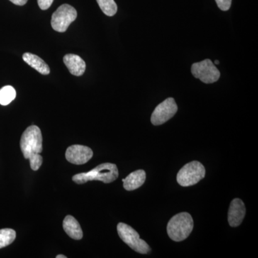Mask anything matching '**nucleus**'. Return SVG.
I'll return each instance as SVG.
<instances>
[{
	"label": "nucleus",
	"instance_id": "obj_21",
	"mask_svg": "<svg viewBox=\"0 0 258 258\" xmlns=\"http://www.w3.org/2000/svg\"><path fill=\"white\" fill-rule=\"evenodd\" d=\"M13 4L19 5V6H23L28 3V0H10Z\"/></svg>",
	"mask_w": 258,
	"mask_h": 258
},
{
	"label": "nucleus",
	"instance_id": "obj_6",
	"mask_svg": "<svg viewBox=\"0 0 258 258\" xmlns=\"http://www.w3.org/2000/svg\"><path fill=\"white\" fill-rule=\"evenodd\" d=\"M77 11L74 7L68 4L61 5L52 15L51 26L54 30L64 32L70 25L77 18Z\"/></svg>",
	"mask_w": 258,
	"mask_h": 258
},
{
	"label": "nucleus",
	"instance_id": "obj_22",
	"mask_svg": "<svg viewBox=\"0 0 258 258\" xmlns=\"http://www.w3.org/2000/svg\"><path fill=\"white\" fill-rule=\"evenodd\" d=\"M66 256L63 255V254H58V255L56 256V258H66Z\"/></svg>",
	"mask_w": 258,
	"mask_h": 258
},
{
	"label": "nucleus",
	"instance_id": "obj_17",
	"mask_svg": "<svg viewBox=\"0 0 258 258\" xmlns=\"http://www.w3.org/2000/svg\"><path fill=\"white\" fill-rule=\"evenodd\" d=\"M100 8L107 16L112 17L117 13L116 3L114 0H96Z\"/></svg>",
	"mask_w": 258,
	"mask_h": 258
},
{
	"label": "nucleus",
	"instance_id": "obj_18",
	"mask_svg": "<svg viewBox=\"0 0 258 258\" xmlns=\"http://www.w3.org/2000/svg\"><path fill=\"white\" fill-rule=\"evenodd\" d=\"M30 167L33 171H37L40 169L42 164V157L40 154H37L29 159Z\"/></svg>",
	"mask_w": 258,
	"mask_h": 258
},
{
	"label": "nucleus",
	"instance_id": "obj_12",
	"mask_svg": "<svg viewBox=\"0 0 258 258\" xmlns=\"http://www.w3.org/2000/svg\"><path fill=\"white\" fill-rule=\"evenodd\" d=\"M146 172L142 169L134 171L122 180L123 187L127 191H133L138 189L144 184L146 181Z\"/></svg>",
	"mask_w": 258,
	"mask_h": 258
},
{
	"label": "nucleus",
	"instance_id": "obj_23",
	"mask_svg": "<svg viewBox=\"0 0 258 258\" xmlns=\"http://www.w3.org/2000/svg\"><path fill=\"white\" fill-rule=\"evenodd\" d=\"M219 63H220V61L217 60L215 61V64H219Z\"/></svg>",
	"mask_w": 258,
	"mask_h": 258
},
{
	"label": "nucleus",
	"instance_id": "obj_9",
	"mask_svg": "<svg viewBox=\"0 0 258 258\" xmlns=\"http://www.w3.org/2000/svg\"><path fill=\"white\" fill-rule=\"evenodd\" d=\"M91 148L82 145H73L68 148L66 158L71 164L81 165L87 163L93 157Z\"/></svg>",
	"mask_w": 258,
	"mask_h": 258
},
{
	"label": "nucleus",
	"instance_id": "obj_11",
	"mask_svg": "<svg viewBox=\"0 0 258 258\" xmlns=\"http://www.w3.org/2000/svg\"><path fill=\"white\" fill-rule=\"evenodd\" d=\"M63 62L69 72L74 76H82L86 71V62L79 55L68 54L64 56Z\"/></svg>",
	"mask_w": 258,
	"mask_h": 258
},
{
	"label": "nucleus",
	"instance_id": "obj_13",
	"mask_svg": "<svg viewBox=\"0 0 258 258\" xmlns=\"http://www.w3.org/2000/svg\"><path fill=\"white\" fill-rule=\"evenodd\" d=\"M63 230L71 238L74 240H79L83 238V231L79 222L71 215H68L64 217L63 224H62Z\"/></svg>",
	"mask_w": 258,
	"mask_h": 258
},
{
	"label": "nucleus",
	"instance_id": "obj_16",
	"mask_svg": "<svg viewBox=\"0 0 258 258\" xmlns=\"http://www.w3.org/2000/svg\"><path fill=\"white\" fill-rule=\"evenodd\" d=\"M16 238V232L13 229L5 228L0 230V249L13 243Z\"/></svg>",
	"mask_w": 258,
	"mask_h": 258
},
{
	"label": "nucleus",
	"instance_id": "obj_10",
	"mask_svg": "<svg viewBox=\"0 0 258 258\" xmlns=\"http://www.w3.org/2000/svg\"><path fill=\"white\" fill-rule=\"evenodd\" d=\"M245 213V206L243 202L238 198L232 200L228 211V222L231 227H236L240 225L243 221Z\"/></svg>",
	"mask_w": 258,
	"mask_h": 258
},
{
	"label": "nucleus",
	"instance_id": "obj_15",
	"mask_svg": "<svg viewBox=\"0 0 258 258\" xmlns=\"http://www.w3.org/2000/svg\"><path fill=\"white\" fill-rule=\"evenodd\" d=\"M16 97V91L13 86H6L0 89V104L7 106Z\"/></svg>",
	"mask_w": 258,
	"mask_h": 258
},
{
	"label": "nucleus",
	"instance_id": "obj_3",
	"mask_svg": "<svg viewBox=\"0 0 258 258\" xmlns=\"http://www.w3.org/2000/svg\"><path fill=\"white\" fill-rule=\"evenodd\" d=\"M20 148L25 159L40 154L42 152L41 131L37 125H30L22 135Z\"/></svg>",
	"mask_w": 258,
	"mask_h": 258
},
{
	"label": "nucleus",
	"instance_id": "obj_5",
	"mask_svg": "<svg viewBox=\"0 0 258 258\" xmlns=\"http://www.w3.org/2000/svg\"><path fill=\"white\" fill-rule=\"evenodd\" d=\"M205 166L199 162L194 161L185 164L179 172L176 180L181 186H190L198 184L205 176Z\"/></svg>",
	"mask_w": 258,
	"mask_h": 258
},
{
	"label": "nucleus",
	"instance_id": "obj_19",
	"mask_svg": "<svg viewBox=\"0 0 258 258\" xmlns=\"http://www.w3.org/2000/svg\"><path fill=\"white\" fill-rule=\"evenodd\" d=\"M215 2L218 8L222 11H227L230 10L231 4H232V0H215Z\"/></svg>",
	"mask_w": 258,
	"mask_h": 258
},
{
	"label": "nucleus",
	"instance_id": "obj_7",
	"mask_svg": "<svg viewBox=\"0 0 258 258\" xmlns=\"http://www.w3.org/2000/svg\"><path fill=\"white\" fill-rule=\"evenodd\" d=\"M191 74L195 78L207 84L216 82L220 77V71L210 59L192 64Z\"/></svg>",
	"mask_w": 258,
	"mask_h": 258
},
{
	"label": "nucleus",
	"instance_id": "obj_14",
	"mask_svg": "<svg viewBox=\"0 0 258 258\" xmlns=\"http://www.w3.org/2000/svg\"><path fill=\"white\" fill-rule=\"evenodd\" d=\"M23 60L32 69L36 70L37 72L42 75H48L50 70L46 62L36 55L25 52L23 56Z\"/></svg>",
	"mask_w": 258,
	"mask_h": 258
},
{
	"label": "nucleus",
	"instance_id": "obj_1",
	"mask_svg": "<svg viewBox=\"0 0 258 258\" xmlns=\"http://www.w3.org/2000/svg\"><path fill=\"white\" fill-rule=\"evenodd\" d=\"M118 177L117 166L111 163H104L97 166L88 172L80 173L73 176L72 179L76 184H83L88 181H101L105 184L113 182Z\"/></svg>",
	"mask_w": 258,
	"mask_h": 258
},
{
	"label": "nucleus",
	"instance_id": "obj_4",
	"mask_svg": "<svg viewBox=\"0 0 258 258\" xmlns=\"http://www.w3.org/2000/svg\"><path fill=\"white\" fill-rule=\"evenodd\" d=\"M117 231L120 238L136 252L141 254H148L151 252L149 244L140 238L138 232L131 226L120 222L117 225Z\"/></svg>",
	"mask_w": 258,
	"mask_h": 258
},
{
	"label": "nucleus",
	"instance_id": "obj_20",
	"mask_svg": "<svg viewBox=\"0 0 258 258\" xmlns=\"http://www.w3.org/2000/svg\"><path fill=\"white\" fill-rule=\"evenodd\" d=\"M54 0H37L39 7L42 10H46L50 8Z\"/></svg>",
	"mask_w": 258,
	"mask_h": 258
},
{
	"label": "nucleus",
	"instance_id": "obj_8",
	"mask_svg": "<svg viewBox=\"0 0 258 258\" xmlns=\"http://www.w3.org/2000/svg\"><path fill=\"white\" fill-rule=\"evenodd\" d=\"M178 107L174 98H169L159 103L151 117V121L154 125L164 124L171 119L177 112Z\"/></svg>",
	"mask_w": 258,
	"mask_h": 258
},
{
	"label": "nucleus",
	"instance_id": "obj_2",
	"mask_svg": "<svg viewBox=\"0 0 258 258\" xmlns=\"http://www.w3.org/2000/svg\"><path fill=\"white\" fill-rule=\"evenodd\" d=\"M194 228L192 217L187 212H181L171 217L167 225V233L171 240L181 242L186 240Z\"/></svg>",
	"mask_w": 258,
	"mask_h": 258
}]
</instances>
